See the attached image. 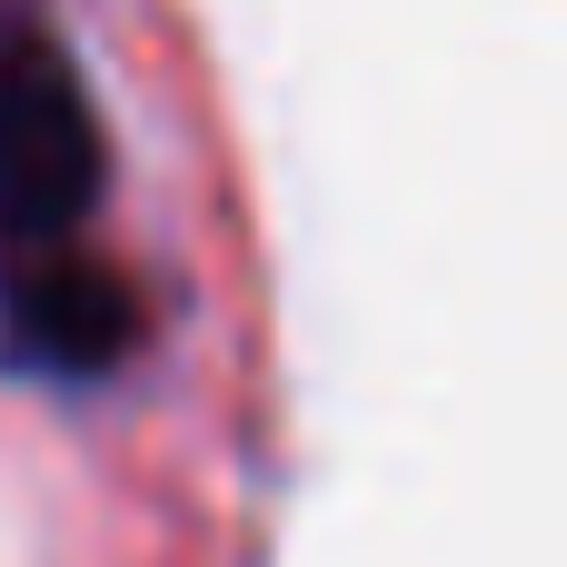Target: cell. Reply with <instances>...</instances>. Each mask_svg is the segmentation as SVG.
I'll return each mask as SVG.
<instances>
[{
	"mask_svg": "<svg viewBox=\"0 0 567 567\" xmlns=\"http://www.w3.org/2000/svg\"><path fill=\"white\" fill-rule=\"evenodd\" d=\"M100 179H110V140L80 70L50 40H10L0 50V239L20 249L70 239L100 209Z\"/></svg>",
	"mask_w": 567,
	"mask_h": 567,
	"instance_id": "cell-1",
	"label": "cell"
},
{
	"mask_svg": "<svg viewBox=\"0 0 567 567\" xmlns=\"http://www.w3.org/2000/svg\"><path fill=\"white\" fill-rule=\"evenodd\" d=\"M10 349L50 379H100L140 349V289L90 249H30L10 279Z\"/></svg>",
	"mask_w": 567,
	"mask_h": 567,
	"instance_id": "cell-2",
	"label": "cell"
}]
</instances>
